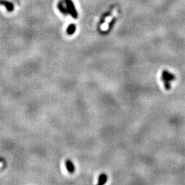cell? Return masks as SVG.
Wrapping results in <instances>:
<instances>
[{"instance_id": "cell-2", "label": "cell", "mask_w": 185, "mask_h": 185, "mask_svg": "<svg viewBox=\"0 0 185 185\" xmlns=\"http://www.w3.org/2000/svg\"><path fill=\"white\" fill-rule=\"evenodd\" d=\"M0 5L6 7V8L8 12H13L14 10V5L13 3L6 0H0Z\"/></svg>"}, {"instance_id": "cell-3", "label": "cell", "mask_w": 185, "mask_h": 185, "mask_svg": "<svg viewBox=\"0 0 185 185\" xmlns=\"http://www.w3.org/2000/svg\"><path fill=\"white\" fill-rule=\"evenodd\" d=\"M65 165L67 167V171H68L70 174H73V173L75 172L76 168L75 166H74V165L73 164V163L71 160H67L65 162Z\"/></svg>"}, {"instance_id": "cell-4", "label": "cell", "mask_w": 185, "mask_h": 185, "mask_svg": "<svg viewBox=\"0 0 185 185\" xmlns=\"http://www.w3.org/2000/svg\"><path fill=\"white\" fill-rule=\"evenodd\" d=\"M108 181V176L106 174H102L100 175V176H99V178H98V182L97 184H104L106 182H107Z\"/></svg>"}, {"instance_id": "cell-5", "label": "cell", "mask_w": 185, "mask_h": 185, "mask_svg": "<svg viewBox=\"0 0 185 185\" xmlns=\"http://www.w3.org/2000/svg\"><path fill=\"white\" fill-rule=\"evenodd\" d=\"M75 30H76L75 25H71L70 26H69L68 28H67V33H68L69 34H72L75 32Z\"/></svg>"}, {"instance_id": "cell-1", "label": "cell", "mask_w": 185, "mask_h": 185, "mask_svg": "<svg viewBox=\"0 0 185 185\" xmlns=\"http://www.w3.org/2000/svg\"><path fill=\"white\" fill-rule=\"evenodd\" d=\"M175 79H176V76H175L174 74L170 73V72L166 70V69L163 71L161 80L163 84H164L165 88L166 90L171 89V84H170V82L174 81Z\"/></svg>"}]
</instances>
